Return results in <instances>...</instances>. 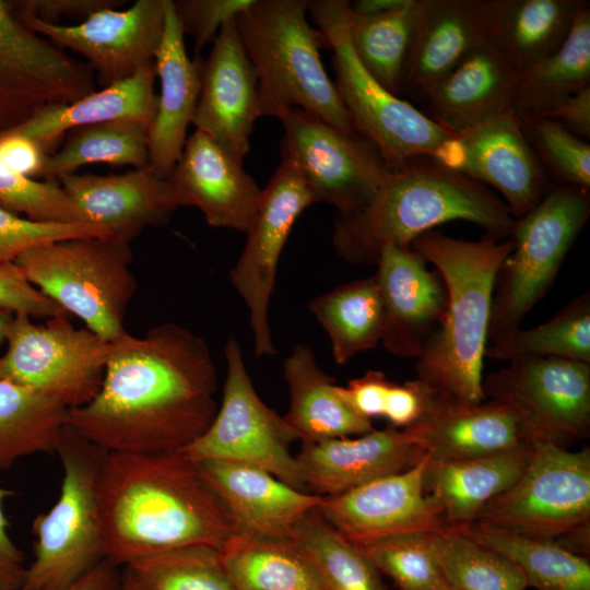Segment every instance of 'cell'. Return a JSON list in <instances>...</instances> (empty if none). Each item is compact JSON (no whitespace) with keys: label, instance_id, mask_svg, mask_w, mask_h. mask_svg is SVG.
I'll return each mask as SVG.
<instances>
[{"label":"cell","instance_id":"56","mask_svg":"<svg viewBox=\"0 0 590 590\" xmlns=\"http://www.w3.org/2000/svg\"><path fill=\"white\" fill-rule=\"evenodd\" d=\"M555 120L578 138H590V87L567 96L538 114Z\"/></svg>","mask_w":590,"mask_h":590},{"label":"cell","instance_id":"37","mask_svg":"<svg viewBox=\"0 0 590 590\" xmlns=\"http://www.w3.org/2000/svg\"><path fill=\"white\" fill-rule=\"evenodd\" d=\"M511 559L536 590H590V557L551 540L534 539L476 523L448 526Z\"/></svg>","mask_w":590,"mask_h":590},{"label":"cell","instance_id":"15","mask_svg":"<svg viewBox=\"0 0 590 590\" xmlns=\"http://www.w3.org/2000/svg\"><path fill=\"white\" fill-rule=\"evenodd\" d=\"M317 203L298 167L282 158L261 191L246 245L229 276L244 299L257 357L275 354L269 322L278 264L288 235L300 213Z\"/></svg>","mask_w":590,"mask_h":590},{"label":"cell","instance_id":"30","mask_svg":"<svg viewBox=\"0 0 590 590\" xmlns=\"http://www.w3.org/2000/svg\"><path fill=\"white\" fill-rule=\"evenodd\" d=\"M290 408L284 420L302 444L357 436L374 429L345 399L342 386L318 365L312 349L296 344L284 362Z\"/></svg>","mask_w":590,"mask_h":590},{"label":"cell","instance_id":"45","mask_svg":"<svg viewBox=\"0 0 590 590\" xmlns=\"http://www.w3.org/2000/svg\"><path fill=\"white\" fill-rule=\"evenodd\" d=\"M517 116L547 179L551 177L553 185L590 190L589 143L547 117L538 114Z\"/></svg>","mask_w":590,"mask_h":590},{"label":"cell","instance_id":"40","mask_svg":"<svg viewBox=\"0 0 590 590\" xmlns=\"http://www.w3.org/2000/svg\"><path fill=\"white\" fill-rule=\"evenodd\" d=\"M417 13V0L399 10L364 15L346 2L345 20L352 49L366 72L400 97Z\"/></svg>","mask_w":590,"mask_h":590},{"label":"cell","instance_id":"46","mask_svg":"<svg viewBox=\"0 0 590 590\" xmlns=\"http://www.w3.org/2000/svg\"><path fill=\"white\" fill-rule=\"evenodd\" d=\"M361 547L398 590H453L436 559L429 532L396 535Z\"/></svg>","mask_w":590,"mask_h":590},{"label":"cell","instance_id":"29","mask_svg":"<svg viewBox=\"0 0 590 590\" xmlns=\"http://www.w3.org/2000/svg\"><path fill=\"white\" fill-rule=\"evenodd\" d=\"M161 92L149 129V167L168 178L187 141L201 90V60L189 58L173 0H165V27L155 55Z\"/></svg>","mask_w":590,"mask_h":590},{"label":"cell","instance_id":"27","mask_svg":"<svg viewBox=\"0 0 590 590\" xmlns=\"http://www.w3.org/2000/svg\"><path fill=\"white\" fill-rule=\"evenodd\" d=\"M491 28L485 0H417L400 97L422 103Z\"/></svg>","mask_w":590,"mask_h":590},{"label":"cell","instance_id":"41","mask_svg":"<svg viewBox=\"0 0 590 590\" xmlns=\"http://www.w3.org/2000/svg\"><path fill=\"white\" fill-rule=\"evenodd\" d=\"M291 538L309 559L326 590H388L364 550L342 535L318 508L297 522Z\"/></svg>","mask_w":590,"mask_h":590},{"label":"cell","instance_id":"44","mask_svg":"<svg viewBox=\"0 0 590 590\" xmlns=\"http://www.w3.org/2000/svg\"><path fill=\"white\" fill-rule=\"evenodd\" d=\"M125 568L141 590H237L221 551L190 545L137 559Z\"/></svg>","mask_w":590,"mask_h":590},{"label":"cell","instance_id":"51","mask_svg":"<svg viewBox=\"0 0 590 590\" xmlns=\"http://www.w3.org/2000/svg\"><path fill=\"white\" fill-rule=\"evenodd\" d=\"M434 391L422 380L391 382L382 417L396 428H408L420 422L428 411Z\"/></svg>","mask_w":590,"mask_h":590},{"label":"cell","instance_id":"55","mask_svg":"<svg viewBox=\"0 0 590 590\" xmlns=\"http://www.w3.org/2000/svg\"><path fill=\"white\" fill-rule=\"evenodd\" d=\"M14 492L0 486V590H21L27 566L23 551L9 535L3 505Z\"/></svg>","mask_w":590,"mask_h":590},{"label":"cell","instance_id":"3","mask_svg":"<svg viewBox=\"0 0 590 590\" xmlns=\"http://www.w3.org/2000/svg\"><path fill=\"white\" fill-rule=\"evenodd\" d=\"M452 221H467L484 235L508 239L516 219L488 187L432 156L411 160L390 172L358 212L337 215L332 245L349 263H377L387 245L411 247L420 235Z\"/></svg>","mask_w":590,"mask_h":590},{"label":"cell","instance_id":"10","mask_svg":"<svg viewBox=\"0 0 590 590\" xmlns=\"http://www.w3.org/2000/svg\"><path fill=\"white\" fill-rule=\"evenodd\" d=\"M61 314L35 323L14 314L0 355V379L40 392L68 410L84 405L101 389L110 342Z\"/></svg>","mask_w":590,"mask_h":590},{"label":"cell","instance_id":"43","mask_svg":"<svg viewBox=\"0 0 590 590\" xmlns=\"http://www.w3.org/2000/svg\"><path fill=\"white\" fill-rule=\"evenodd\" d=\"M436 559L453 590H526L521 569L500 552L446 527L429 532Z\"/></svg>","mask_w":590,"mask_h":590},{"label":"cell","instance_id":"24","mask_svg":"<svg viewBox=\"0 0 590 590\" xmlns=\"http://www.w3.org/2000/svg\"><path fill=\"white\" fill-rule=\"evenodd\" d=\"M404 430L434 460L492 456L528 448L535 441L508 405L494 400L467 403L435 391L423 418Z\"/></svg>","mask_w":590,"mask_h":590},{"label":"cell","instance_id":"16","mask_svg":"<svg viewBox=\"0 0 590 590\" xmlns=\"http://www.w3.org/2000/svg\"><path fill=\"white\" fill-rule=\"evenodd\" d=\"M95 91L87 63L39 36L0 1V118H30Z\"/></svg>","mask_w":590,"mask_h":590},{"label":"cell","instance_id":"17","mask_svg":"<svg viewBox=\"0 0 590 590\" xmlns=\"http://www.w3.org/2000/svg\"><path fill=\"white\" fill-rule=\"evenodd\" d=\"M21 21L59 47L84 57L105 87L155 69L165 27V0H138L122 11L104 9L74 25L47 23L22 13Z\"/></svg>","mask_w":590,"mask_h":590},{"label":"cell","instance_id":"28","mask_svg":"<svg viewBox=\"0 0 590 590\" xmlns=\"http://www.w3.org/2000/svg\"><path fill=\"white\" fill-rule=\"evenodd\" d=\"M196 463L227 508L238 534L288 538L297 522L322 503V496L294 488L250 464L224 460Z\"/></svg>","mask_w":590,"mask_h":590},{"label":"cell","instance_id":"26","mask_svg":"<svg viewBox=\"0 0 590 590\" xmlns=\"http://www.w3.org/2000/svg\"><path fill=\"white\" fill-rule=\"evenodd\" d=\"M58 184L91 223L127 243L146 227L166 224L180 208L169 179L149 166L119 175L71 174Z\"/></svg>","mask_w":590,"mask_h":590},{"label":"cell","instance_id":"52","mask_svg":"<svg viewBox=\"0 0 590 590\" xmlns=\"http://www.w3.org/2000/svg\"><path fill=\"white\" fill-rule=\"evenodd\" d=\"M51 152L39 141L14 129L0 131V163L25 177H40Z\"/></svg>","mask_w":590,"mask_h":590},{"label":"cell","instance_id":"34","mask_svg":"<svg viewBox=\"0 0 590 590\" xmlns=\"http://www.w3.org/2000/svg\"><path fill=\"white\" fill-rule=\"evenodd\" d=\"M221 555L237 590H326L311 563L291 536L236 533Z\"/></svg>","mask_w":590,"mask_h":590},{"label":"cell","instance_id":"35","mask_svg":"<svg viewBox=\"0 0 590 590\" xmlns=\"http://www.w3.org/2000/svg\"><path fill=\"white\" fill-rule=\"evenodd\" d=\"M308 306L327 332L338 365L381 342L384 307L374 274L337 286Z\"/></svg>","mask_w":590,"mask_h":590},{"label":"cell","instance_id":"39","mask_svg":"<svg viewBox=\"0 0 590 590\" xmlns=\"http://www.w3.org/2000/svg\"><path fill=\"white\" fill-rule=\"evenodd\" d=\"M590 87V4L578 13L563 45L519 81L511 104L517 115L540 114Z\"/></svg>","mask_w":590,"mask_h":590},{"label":"cell","instance_id":"2","mask_svg":"<svg viewBox=\"0 0 590 590\" xmlns=\"http://www.w3.org/2000/svg\"><path fill=\"white\" fill-rule=\"evenodd\" d=\"M97 502L104 559L118 568L177 547L222 551L237 533L223 502L181 451L106 452Z\"/></svg>","mask_w":590,"mask_h":590},{"label":"cell","instance_id":"9","mask_svg":"<svg viewBox=\"0 0 590 590\" xmlns=\"http://www.w3.org/2000/svg\"><path fill=\"white\" fill-rule=\"evenodd\" d=\"M589 215V190L552 185L531 211L516 219L512 249L495 282L488 344L519 329L546 295Z\"/></svg>","mask_w":590,"mask_h":590},{"label":"cell","instance_id":"49","mask_svg":"<svg viewBox=\"0 0 590 590\" xmlns=\"http://www.w3.org/2000/svg\"><path fill=\"white\" fill-rule=\"evenodd\" d=\"M255 0H180L173 1L184 35L193 39L198 54L213 43L221 28L246 11Z\"/></svg>","mask_w":590,"mask_h":590},{"label":"cell","instance_id":"38","mask_svg":"<svg viewBox=\"0 0 590 590\" xmlns=\"http://www.w3.org/2000/svg\"><path fill=\"white\" fill-rule=\"evenodd\" d=\"M96 163L148 166L149 127L135 119H118L74 128L47 157L40 177L59 182L81 166Z\"/></svg>","mask_w":590,"mask_h":590},{"label":"cell","instance_id":"6","mask_svg":"<svg viewBox=\"0 0 590 590\" xmlns=\"http://www.w3.org/2000/svg\"><path fill=\"white\" fill-rule=\"evenodd\" d=\"M346 2L308 0V13L333 52V83L358 135L377 149L390 172L420 156L441 160L455 134L366 72L350 43Z\"/></svg>","mask_w":590,"mask_h":590},{"label":"cell","instance_id":"57","mask_svg":"<svg viewBox=\"0 0 590 590\" xmlns=\"http://www.w3.org/2000/svg\"><path fill=\"white\" fill-rule=\"evenodd\" d=\"M120 581L121 570L104 559L67 590H119Z\"/></svg>","mask_w":590,"mask_h":590},{"label":"cell","instance_id":"19","mask_svg":"<svg viewBox=\"0 0 590 590\" xmlns=\"http://www.w3.org/2000/svg\"><path fill=\"white\" fill-rule=\"evenodd\" d=\"M440 162L499 191L515 219L531 211L552 186L512 108L455 134Z\"/></svg>","mask_w":590,"mask_h":590},{"label":"cell","instance_id":"42","mask_svg":"<svg viewBox=\"0 0 590 590\" xmlns=\"http://www.w3.org/2000/svg\"><path fill=\"white\" fill-rule=\"evenodd\" d=\"M485 356L500 361L560 357L590 364V294L566 304L552 319L530 329L521 327L489 343Z\"/></svg>","mask_w":590,"mask_h":590},{"label":"cell","instance_id":"48","mask_svg":"<svg viewBox=\"0 0 590 590\" xmlns=\"http://www.w3.org/2000/svg\"><path fill=\"white\" fill-rule=\"evenodd\" d=\"M78 237H110V234L94 223L37 222L0 206V264L15 262L33 247Z\"/></svg>","mask_w":590,"mask_h":590},{"label":"cell","instance_id":"22","mask_svg":"<svg viewBox=\"0 0 590 590\" xmlns=\"http://www.w3.org/2000/svg\"><path fill=\"white\" fill-rule=\"evenodd\" d=\"M521 71L495 31L422 101V111L453 134L509 108Z\"/></svg>","mask_w":590,"mask_h":590},{"label":"cell","instance_id":"13","mask_svg":"<svg viewBox=\"0 0 590 590\" xmlns=\"http://www.w3.org/2000/svg\"><path fill=\"white\" fill-rule=\"evenodd\" d=\"M485 400L515 411L535 440L563 448L590 435V364L523 357L483 379Z\"/></svg>","mask_w":590,"mask_h":590},{"label":"cell","instance_id":"58","mask_svg":"<svg viewBox=\"0 0 590 590\" xmlns=\"http://www.w3.org/2000/svg\"><path fill=\"white\" fill-rule=\"evenodd\" d=\"M412 0H355L347 1L352 12L375 15L396 11L409 5Z\"/></svg>","mask_w":590,"mask_h":590},{"label":"cell","instance_id":"14","mask_svg":"<svg viewBox=\"0 0 590 590\" xmlns=\"http://www.w3.org/2000/svg\"><path fill=\"white\" fill-rule=\"evenodd\" d=\"M284 134L282 158L300 170L316 202L349 216L362 210L390 174L377 149L362 137H350L298 108L278 116Z\"/></svg>","mask_w":590,"mask_h":590},{"label":"cell","instance_id":"60","mask_svg":"<svg viewBox=\"0 0 590 590\" xmlns=\"http://www.w3.org/2000/svg\"><path fill=\"white\" fill-rule=\"evenodd\" d=\"M119 590H141L127 568L121 569V581Z\"/></svg>","mask_w":590,"mask_h":590},{"label":"cell","instance_id":"53","mask_svg":"<svg viewBox=\"0 0 590 590\" xmlns=\"http://www.w3.org/2000/svg\"><path fill=\"white\" fill-rule=\"evenodd\" d=\"M391 382L384 371L367 370L342 388L352 409L362 417L371 421L373 417H382Z\"/></svg>","mask_w":590,"mask_h":590},{"label":"cell","instance_id":"5","mask_svg":"<svg viewBox=\"0 0 590 590\" xmlns=\"http://www.w3.org/2000/svg\"><path fill=\"white\" fill-rule=\"evenodd\" d=\"M308 0H255L236 17L241 45L258 76L260 115L298 108L339 131L359 137L319 50L324 34L307 20Z\"/></svg>","mask_w":590,"mask_h":590},{"label":"cell","instance_id":"12","mask_svg":"<svg viewBox=\"0 0 590 590\" xmlns=\"http://www.w3.org/2000/svg\"><path fill=\"white\" fill-rule=\"evenodd\" d=\"M222 401L208 429L181 452L194 462L224 460L260 468L305 491L291 444L296 434L257 394L237 340L225 345ZM306 492V491H305Z\"/></svg>","mask_w":590,"mask_h":590},{"label":"cell","instance_id":"54","mask_svg":"<svg viewBox=\"0 0 590 590\" xmlns=\"http://www.w3.org/2000/svg\"><path fill=\"white\" fill-rule=\"evenodd\" d=\"M117 0H31L21 4V13L47 23H57L61 16L84 21L91 14L104 9H117Z\"/></svg>","mask_w":590,"mask_h":590},{"label":"cell","instance_id":"7","mask_svg":"<svg viewBox=\"0 0 590 590\" xmlns=\"http://www.w3.org/2000/svg\"><path fill=\"white\" fill-rule=\"evenodd\" d=\"M130 243L78 237L24 251L15 263L28 282L108 342L127 332L125 318L138 283Z\"/></svg>","mask_w":590,"mask_h":590},{"label":"cell","instance_id":"31","mask_svg":"<svg viewBox=\"0 0 590 590\" xmlns=\"http://www.w3.org/2000/svg\"><path fill=\"white\" fill-rule=\"evenodd\" d=\"M532 447L462 460L428 456L424 491L438 503L447 526L470 523L487 503L519 480Z\"/></svg>","mask_w":590,"mask_h":590},{"label":"cell","instance_id":"50","mask_svg":"<svg viewBox=\"0 0 590 590\" xmlns=\"http://www.w3.org/2000/svg\"><path fill=\"white\" fill-rule=\"evenodd\" d=\"M0 307L32 318L48 319L67 314L30 283L15 262L0 264Z\"/></svg>","mask_w":590,"mask_h":590},{"label":"cell","instance_id":"11","mask_svg":"<svg viewBox=\"0 0 590 590\" xmlns=\"http://www.w3.org/2000/svg\"><path fill=\"white\" fill-rule=\"evenodd\" d=\"M470 523L551 541L590 527V448L535 440L519 480Z\"/></svg>","mask_w":590,"mask_h":590},{"label":"cell","instance_id":"18","mask_svg":"<svg viewBox=\"0 0 590 590\" xmlns=\"http://www.w3.org/2000/svg\"><path fill=\"white\" fill-rule=\"evenodd\" d=\"M426 453L408 470L388 474L345 493L324 496V519L356 545L447 527L438 503L424 491Z\"/></svg>","mask_w":590,"mask_h":590},{"label":"cell","instance_id":"21","mask_svg":"<svg viewBox=\"0 0 590 590\" xmlns=\"http://www.w3.org/2000/svg\"><path fill=\"white\" fill-rule=\"evenodd\" d=\"M376 267L384 307L380 343L394 356L417 359L446 315L444 280L411 247L385 246Z\"/></svg>","mask_w":590,"mask_h":590},{"label":"cell","instance_id":"20","mask_svg":"<svg viewBox=\"0 0 590 590\" xmlns=\"http://www.w3.org/2000/svg\"><path fill=\"white\" fill-rule=\"evenodd\" d=\"M260 117L257 72L234 19L221 28L208 58L201 60V90L192 125L244 163Z\"/></svg>","mask_w":590,"mask_h":590},{"label":"cell","instance_id":"4","mask_svg":"<svg viewBox=\"0 0 590 590\" xmlns=\"http://www.w3.org/2000/svg\"><path fill=\"white\" fill-rule=\"evenodd\" d=\"M411 248L440 274L448 296L444 321L416 359V378L441 396L482 402L495 282L512 241L487 235L464 240L433 229L416 237Z\"/></svg>","mask_w":590,"mask_h":590},{"label":"cell","instance_id":"23","mask_svg":"<svg viewBox=\"0 0 590 590\" xmlns=\"http://www.w3.org/2000/svg\"><path fill=\"white\" fill-rule=\"evenodd\" d=\"M425 455L406 430L388 426L355 438L302 444L296 461L304 489L324 497L408 470Z\"/></svg>","mask_w":590,"mask_h":590},{"label":"cell","instance_id":"25","mask_svg":"<svg viewBox=\"0 0 590 590\" xmlns=\"http://www.w3.org/2000/svg\"><path fill=\"white\" fill-rule=\"evenodd\" d=\"M168 179L180 206L198 208L212 227L247 233L262 189L243 163L208 134L196 130L187 138Z\"/></svg>","mask_w":590,"mask_h":590},{"label":"cell","instance_id":"8","mask_svg":"<svg viewBox=\"0 0 590 590\" xmlns=\"http://www.w3.org/2000/svg\"><path fill=\"white\" fill-rule=\"evenodd\" d=\"M56 453L60 494L33 521L34 559L21 590H67L104 560L97 479L106 452L67 424Z\"/></svg>","mask_w":590,"mask_h":590},{"label":"cell","instance_id":"59","mask_svg":"<svg viewBox=\"0 0 590 590\" xmlns=\"http://www.w3.org/2000/svg\"><path fill=\"white\" fill-rule=\"evenodd\" d=\"M14 314L10 310L0 307V343L5 340L7 329L13 318Z\"/></svg>","mask_w":590,"mask_h":590},{"label":"cell","instance_id":"1","mask_svg":"<svg viewBox=\"0 0 590 590\" xmlns=\"http://www.w3.org/2000/svg\"><path fill=\"white\" fill-rule=\"evenodd\" d=\"M96 396L68 411L67 424L107 453L181 451L219 409L217 371L203 338L174 323L110 342Z\"/></svg>","mask_w":590,"mask_h":590},{"label":"cell","instance_id":"33","mask_svg":"<svg viewBox=\"0 0 590 590\" xmlns=\"http://www.w3.org/2000/svg\"><path fill=\"white\" fill-rule=\"evenodd\" d=\"M587 0H485L491 22L523 74L556 51Z\"/></svg>","mask_w":590,"mask_h":590},{"label":"cell","instance_id":"32","mask_svg":"<svg viewBox=\"0 0 590 590\" xmlns=\"http://www.w3.org/2000/svg\"><path fill=\"white\" fill-rule=\"evenodd\" d=\"M155 78V69L141 71L71 104L42 109L12 129L39 141L51 153L78 127L135 119L150 129L157 107Z\"/></svg>","mask_w":590,"mask_h":590},{"label":"cell","instance_id":"47","mask_svg":"<svg viewBox=\"0 0 590 590\" xmlns=\"http://www.w3.org/2000/svg\"><path fill=\"white\" fill-rule=\"evenodd\" d=\"M0 204L37 222L91 223L58 182L20 175L0 163Z\"/></svg>","mask_w":590,"mask_h":590},{"label":"cell","instance_id":"36","mask_svg":"<svg viewBox=\"0 0 590 590\" xmlns=\"http://www.w3.org/2000/svg\"><path fill=\"white\" fill-rule=\"evenodd\" d=\"M68 411L40 392L0 379V472L25 457L56 452Z\"/></svg>","mask_w":590,"mask_h":590}]
</instances>
